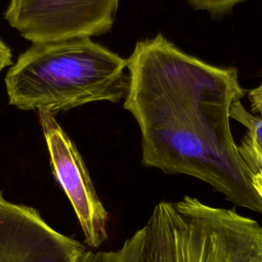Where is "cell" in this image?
<instances>
[{
	"instance_id": "6da1fadb",
	"label": "cell",
	"mask_w": 262,
	"mask_h": 262,
	"mask_svg": "<svg viewBox=\"0 0 262 262\" xmlns=\"http://www.w3.org/2000/svg\"><path fill=\"white\" fill-rule=\"evenodd\" d=\"M127 71L124 107L140 129L142 165L193 176L262 214L230 129V110L245 93L236 69L209 64L158 34L135 44Z\"/></svg>"
},
{
	"instance_id": "7a4b0ae2",
	"label": "cell",
	"mask_w": 262,
	"mask_h": 262,
	"mask_svg": "<svg viewBox=\"0 0 262 262\" xmlns=\"http://www.w3.org/2000/svg\"><path fill=\"white\" fill-rule=\"evenodd\" d=\"M127 59L90 37L33 43L5 76L9 104L55 114L95 101L118 102L128 84Z\"/></svg>"
},
{
	"instance_id": "3957f363",
	"label": "cell",
	"mask_w": 262,
	"mask_h": 262,
	"mask_svg": "<svg viewBox=\"0 0 262 262\" xmlns=\"http://www.w3.org/2000/svg\"><path fill=\"white\" fill-rule=\"evenodd\" d=\"M120 251L123 262H262V226L186 195L159 203Z\"/></svg>"
},
{
	"instance_id": "277c9868",
	"label": "cell",
	"mask_w": 262,
	"mask_h": 262,
	"mask_svg": "<svg viewBox=\"0 0 262 262\" xmlns=\"http://www.w3.org/2000/svg\"><path fill=\"white\" fill-rule=\"evenodd\" d=\"M120 0H9L8 24L32 43L98 36L115 21Z\"/></svg>"
},
{
	"instance_id": "5b68a950",
	"label": "cell",
	"mask_w": 262,
	"mask_h": 262,
	"mask_svg": "<svg viewBox=\"0 0 262 262\" xmlns=\"http://www.w3.org/2000/svg\"><path fill=\"white\" fill-rule=\"evenodd\" d=\"M53 175L78 217L85 243L98 248L107 237L108 213L99 200L85 163L53 115L39 112Z\"/></svg>"
},
{
	"instance_id": "8992f818",
	"label": "cell",
	"mask_w": 262,
	"mask_h": 262,
	"mask_svg": "<svg viewBox=\"0 0 262 262\" xmlns=\"http://www.w3.org/2000/svg\"><path fill=\"white\" fill-rule=\"evenodd\" d=\"M86 247L53 229L33 207L0 191V262H78Z\"/></svg>"
},
{
	"instance_id": "52a82bcc",
	"label": "cell",
	"mask_w": 262,
	"mask_h": 262,
	"mask_svg": "<svg viewBox=\"0 0 262 262\" xmlns=\"http://www.w3.org/2000/svg\"><path fill=\"white\" fill-rule=\"evenodd\" d=\"M237 147L249 170L251 182L262 200V154L248 134L245 135Z\"/></svg>"
},
{
	"instance_id": "ba28073f",
	"label": "cell",
	"mask_w": 262,
	"mask_h": 262,
	"mask_svg": "<svg viewBox=\"0 0 262 262\" xmlns=\"http://www.w3.org/2000/svg\"><path fill=\"white\" fill-rule=\"evenodd\" d=\"M230 119L236 120L247 128V134L262 154V117H255L248 113L238 100L233 103L230 110Z\"/></svg>"
},
{
	"instance_id": "9c48e42d",
	"label": "cell",
	"mask_w": 262,
	"mask_h": 262,
	"mask_svg": "<svg viewBox=\"0 0 262 262\" xmlns=\"http://www.w3.org/2000/svg\"><path fill=\"white\" fill-rule=\"evenodd\" d=\"M196 9L209 11L213 14H220L230 10L236 4L245 0H189Z\"/></svg>"
},
{
	"instance_id": "30bf717a",
	"label": "cell",
	"mask_w": 262,
	"mask_h": 262,
	"mask_svg": "<svg viewBox=\"0 0 262 262\" xmlns=\"http://www.w3.org/2000/svg\"><path fill=\"white\" fill-rule=\"evenodd\" d=\"M78 262H123L120 249L108 252L84 251Z\"/></svg>"
},
{
	"instance_id": "8fae6325",
	"label": "cell",
	"mask_w": 262,
	"mask_h": 262,
	"mask_svg": "<svg viewBox=\"0 0 262 262\" xmlns=\"http://www.w3.org/2000/svg\"><path fill=\"white\" fill-rule=\"evenodd\" d=\"M252 111L262 117V82L248 93Z\"/></svg>"
},
{
	"instance_id": "7c38bea8",
	"label": "cell",
	"mask_w": 262,
	"mask_h": 262,
	"mask_svg": "<svg viewBox=\"0 0 262 262\" xmlns=\"http://www.w3.org/2000/svg\"><path fill=\"white\" fill-rule=\"evenodd\" d=\"M12 63V54L10 48L0 39V73Z\"/></svg>"
}]
</instances>
